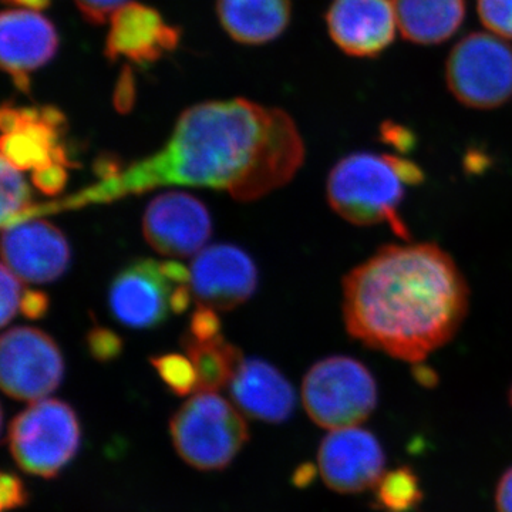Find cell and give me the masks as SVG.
<instances>
[{"label":"cell","instance_id":"1","mask_svg":"<svg viewBox=\"0 0 512 512\" xmlns=\"http://www.w3.org/2000/svg\"><path fill=\"white\" fill-rule=\"evenodd\" d=\"M303 160L301 133L284 110L244 99L210 101L185 110L153 156L37 211L45 217L167 185L225 190L235 200L255 201L288 184Z\"/></svg>","mask_w":512,"mask_h":512},{"label":"cell","instance_id":"2","mask_svg":"<svg viewBox=\"0 0 512 512\" xmlns=\"http://www.w3.org/2000/svg\"><path fill=\"white\" fill-rule=\"evenodd\" d=\"M342 292L349 335L407 363L446 346L470 308L463 272L433 242L384 245L343 278Z\"/></svg>","mask_w":512,"mask_h":512},{"label":"cell","instance_id":"3","mask_svg":"<svg viewBox=\"0 0 512 512\" xmlns=\"http://www.w3.org/2000/svg\"><path fill=\"white\" fill-rule=\"evenodd\" d=\"M423 180V170L407 158L357 151L330 170L326 195L332 210L350 224H389L397 237L410 241L399 210L407 190Z\"/></svg>","mask_w":512,"mask_h":512},{"label":"cell","instance_id":"4","mask_svg":"<svg viewBox=\"0 0 512 512\" xmlns=\"http://www.w3.org/2000/svg\"><path fill=\"white\" fill-rule=\"evenodd\" d=\"M175 450L198 470H222L249 439L244 417L215 392H200L187 400L170 423Z\"/></svg>","mask_w":512,"mask_h":512},{"label":"cell","instance_id":"5","mask_svg":"<svg viewBox=\"0 0 512 512\" xmlns=\"http://www.w3.org/2000/svg\"><path fill=\"white\" fill-rule=\"evenodd\" d=\"M306 413L323 429L356 427L372 416L379 402L375 376L360 360L328 356L306 373L302 383Z\"/></svg>","mask_w":512,"mask_h":512},{"label":"cell","instance_id":"6","mask_svg":"<svg viewBox=\"0 0 512 512\" xmlns=\"http://www.w3.org/2000/svg\"><path fill=\"white\" fill-rule=\"evenodd\" d=\"M79 419L62 400H37L10 423V453L26 473L55 477L80 447Z\"/></svg>","mask_w":512,"mask_h":512},{"label":"cell","instance_id":"7","mask_svg":"<svg viewBox=\"0 0 512 512\" xmlns=\"http://www.w3.org/2000/svg\"><path fill=\"white\" fill-rule=\"evenodd\" d=\"M446 80L464 106L481 110L503 106L512 96V47L501 37L471 33L448 55Z\"/></svg>","mask_w":512,"mask_h":512},{"label":"cell","instance_id":"8","mask_svg":"<svg viewBox=\"0 0 512 512\" xmlns=\"http://www.w3.org/2000/svg\"><path fill=\"white\" fill-rule=\"evenodd\" d=\"M64 360L59 346L47 333L13 328L0 340V383L16 400L37 402L62 383Z\"/></svg>","mask_w":512,"mask_h":512},{"label":"cell","instance_id":"9","mask_svg":"<svg viewBox=\"0 0 512 512\" xmlns=\"http://www.w3.org/2000/svg\"><path fill=\"white\" fill-rule=\"evenodd\" d=\"M180 285L165 271L164 262L138 259L111 282L110 311L130 329H154L173 312V295Z\"/></svg>","mask_w":512,"mask_h":512},{"label":"cell","instance_id":"10","mask_svg":"<svg viewBox=\"0 0 512 512\" xmlns=\"http://www.w3.org/2000/svg\"><path fill=\"white\" fill-rule=\"evenodd\" d=\"M148 244L167 256H191L211 237V215L204 202L187 192H165L151 200L143 218Z\"/></svg>","mask_w":512,"mask_h":512},{"label":"cell","instance_id":"11","mask_svg":"<svg viewBox=\"0 0 512 512\" xmlns=\"http://www.w3.org/2000/svg\"><path fill=\"white\" fill-rule=\"evenodd\" d=\"M258 269L247 252L220 244L202 249L191 268V289L201 306L231 311L252 298Z\"/></svg>","mask_w":512,"mask_h":512},{"label":"cell","instance_id":"12","mask_svg":"<svg viewBox=\"0 0 512 512\" xmlns=\"http://www.w3.org/2000/svg\"><path fill=\"white\" fill-rule=\"evenodd\" d=\"M318 461L323 481L342 494L363 493L383 477L384 453L379 440L357 426L328 434L320 444Z\"/></svg>","mask_w":512,"mask_h":512},{"label":"cell","instance_id":"13","mask_svg":"<svg viewBox=\"0 0 512 512\" xmlns=\"http://www.w3.org/2000/svg\"><path fill=\"white\" fill-rule=\"evenodd\" d=\"M70 256L69 242L49 221L35 218L3 228V264L22 281H56L69 268Z\"/></svg>","mask_w":512,"mask_h":512},{"label":"cell","instance_id":"14","mask_svg":"<svg viewBox=\"0 0 512 512\" xmlns=\"http://www.w3.org/2000/svg\"><path fill=\"white\" fill-rule=\"evenodd\" d=\"M326 23L333 42L349 56H379L396 36L392 0H333Z\"/></svg>","mask_w":512,"mask_h":512},{"label":"cell","instance_id":"15","mask_svg":"<svg viewBox=\"0 0 512 512\" xmlns=\"http://www.w3.org/2000/svg\"><path fill=\"white\" fill-rule=\"evenodd\" d=\"M55 26L35 10H5L0 19V62L22 92L30 89L29 74L55 56Z\"/></svg>","mask_w":512,"mask_h":512},{"label":"cell","instance_id":"16","mask_svg":"<svg viewBox=\"0 0 512 512\" xmlns=\"http://www.w3.org/2000/svg\"><path fill=\"white\" fill-rule=\"evenodd\" d=\"M106 56L127 57L136 63H150L175 49L180 30L165 25L157 10L128 2L111 16Z\"/></svg>","mask_w":512,"mask_h":512},{"label":"cell","instance_id":"17","mask_svg":"<svg viewBox=\"0 0 512 512\" xmlns=\"http://www.w3.org/2000/svg\"><path fill=\"white\" fill-rule=\"evenodd\" d=\"M231 397L247 416L282 423L295 410L296 394L286 377L262 359H244L229 383Z\"/></svg>","mask_w":512,"mask_h":512},{"label":"cell","instance_id":"18","mask_svg":"<svg viewBox=\"0 0 512 512\" xmlns=\"http://www.w3.org/2000/svg\"><path fill=\"white\" fill-rule=\"evenodd\" d=\"M18 130L3 134L2 158L20 171H36L52 164L69 167L66 148L60 146V131L47 124L42 109H19Z\"/></svg>","mask_w":512,"mask_h":512},{"label":"cell","instance_id":"19","mask_svg":"<svg viewBox=\"0 0 512 512\" xmlns=\"http://www.w3.org/2000/svg\"><path fill=\"white\" fill-rule=\"evenodd\" d=\"M217 10L228 35L244 45L271 42L291 20L289 0H218Z\"/></svg>","mask_w":512,"mask_h":512},{"label":"cell","instance_id":"20","mask_svg":"<svg viewBox=\"0 0 512 512\" xmlns=\"http://www.w3.org/2000/svg\"><path fill=\"white\" fill-rule=\"evenodd\" d=\"M397 28L416 45H439L463 25L466 0H392Z\"/></svg>","mask_w":512,"mask_h":512},{"label":"cell","instance_id":"21","mask_svg":"<svg viewBox=\"0 0 512 512\" xmlns=\"http://www.w3.org/2000/svg\"><path fill=\"white\" fill-rule=\"evenodd\" d=\"M181 346L190 357L198 377L197 392H217L231 383L244 356L241 350L221 336L211 340H197L187 333Z\"/></svg>","mask_w":512,"mask_h":512},{"label":"cell","instance_id":"22","mask_svg":"<svg viewBox=\"0 0 512 512\" xmlns=\"http://www.w3.org/2000/svg\"><path fill=\"white\" fill-rule=\"evenodd\" d=\"M376 507L383 512H410L423 501L420 478L410 467H399L380 478Z\"/></svg>","mask_w":512,"mask_h":512},{"label":"cell","instance_id":"23","mask_svg":"<svg viewBox=\"0 0 512 512\" xmlns=\"http://www.w3.org/2000/svg\"><path fill=\"white\" fill-rule=\"evenodd\" d=\"M2 210H0V221L2 227L6 228L18 220L23 212L32 207V192L23 175L18 168L10 165L8 161L2 158Z\"/></svg>","mask_w":512,"mask_h":512},{"label":"cell","instance_id":"24","mask_svg":"<svg viewBox=\"0 0 512 512\" xmlns=\"http://www.w3.org/2000/svg\"><path fill=\"white\" fill-rule=\"evenodd\" d=\"M151 365L156 367L163 382L178 396L197 392L198 377L190 357L168 353L151 357Z\"/></svg>","mask_w":512,"mask_h":512},{"label":"cell","instance_id":"25","mask_svg":"<svg viewBox=\"0 0 512 512\" xmlns=\"http://www.w3.org/2000/svg\"><path fill=\"white\" fill-rule=\"evenodd\" d=\"M477 9L485 28L512 40V0H477Z\"/></svg>","mask_w":512,"mask_h":512},{"label":"cell","instance_id":"26","mask_svg":"<svg viewBox=\"0 0 512 512\" xmlns=\"http://www.w3.org/2000/svg\"><path fill=\"white\" fill-rule=\"evenodd\" d=\"M86 340L90 355L99 362H110L123 352V340L116 332L107 328L94 326L87 333Z\"/></svg>","mask_w":512,"mask_h":512},{"label":"cell","instance_id":"27","mask_svg":"<svg viewBox=\"0 0 512 512\" xmlns=\"http://www.w3.org/2000/svg\"><path fill=\"white\" fill-rule=\"evenodd\" d=\"M2 282H0V288H2V303H0V323L2 326L8 325L10 320L15 318L18 309L20 308V302H22V279L19 276L13 274L12 271L2 264V274H0Z\"/></svg>","mask_w":512,"mask_h":512},{"label":"cell","instance_id":"28","mask_svg":"<svg viewBox=\"0 0 512 512\" xmlns=\"http://www.w3.org/2000/svg\"><path fill=\"white\" fill-rule=\"evenodd\" d=\"M187 335L197 340H211L221 336V320L217 311L200 305L192 315Z\"/></svg>","mask_w":512,"mask_h":512},{"label":"cell","instance_id":"29","mask_svg":"<svg viewBox=\"0 0 512 512\" xmlns=\"http://www.w3.org/2000/svg\"><path fill=\"white\" fill-rule=\"evenodd\" d=\"M32 180L37 190L42 191L43 194L57 195L66 187L69 174H67L66 165L56 163L36 170Z\"/></svg>","mask_w":512,"mask_h":512},{"label":"cell","instance_id":"30","mask_svg":"<svg viewBox=\"0 0 512 512\" xmlns=\"http://www.w3.org/2000/svg\"><path fill=\"white\" fill-rule=\"evenodd\" d=\"M74 3L90 23L101 25L111 19L117 10L127 5L128 0H74Z\"/></svg>","mask_w":512,"mask_h":512},{"label":"cell","instance_id":"31","mask_svg":"<svg viewBox=\"0 0 512 512\" xmlns=\"http://www.w3.org/2000/svg\"><path fill=\"white\" fill-rule=\"evenodd\" d=\"M0 501H2V511L15 510L22 507L28 501V491L25 484L18 476L12 473H3L0 480Z\"/></svg>","mask_w":512,"mask_h":512},{"label":"cell","instance_id":"32","mask_svg":"<svg viewBox=\"0 0 512 512\" xmlns=\"http://www.w3.org/2000/svg\"><path fill=\"white\" fill-rule=\"evenodd\" d=\"M114 107L121 114L130 113L136 103V80L130 67H124L114 89Z\"/></svg>","mask_w":512,"mask_h":512},{"label":"cell","instance_id":"33","mask_svg":"<svg viewBox=\"0 0 512 512\" xmlns=\"http://www.w3.org/2000/svg\"><path fill=\"white\" fill-rule=\"evenodd\" d=\"M49 303V296L45 292L29 289V291L23 292L20 311L28 319H42L49 311Z\"/></svg>","mask_w":512,"mask_h":512},{"label":"cell","instance_id":"34","mask_svg":"<svg viewBox=\"0 0 512 512\" xmlns=\"http://www.w3.org/2000/svg\"><path fill=\"white\" fill-rule=\"evenodd\" d=\"M495 504L498 512H512V467L505 471L498 483Z\"/></svg>","mask_w":512,"mask_h":512},{"label":"cell","instance_id":"35","mask_svg":"<svg viewBox=\"0 0 512 512\" xmlns=\"http://www.w3.org/2000/svg\"><path fill=\"white\" fill-rule=\"evenodd\" d=\"M383 137H386L387 141H394L396 146L402 147L404 141L409 143L410 137L406 130L402 127L394 126V124H386L383 127Z\"/></svg>","mask_w":512,"mask_h":512},{"label":"cell","instance_id":"36","mask_svg":"<svg viewBox=\"0 0 512 512\" xmlns=\"http://www.w3.org/2000/svg\"><path fill=\"white\" fill-rule=\"evenodd\" d=\"M316 476V470L312 466H302L298 468V471L295 473V477H293V483L298 485V487H306L313 478Z\"/></svg>","mask_w":512,"mask_h":512},{"label":"cell","instance_id":"37","mask_svg":"<svg viewBox=\"0 0 512 512\" xmlns=\"http://www.w3.org/2000/svg\"><path fill=\"white\" fill-rule=\"evenodd\" d=\"M10 5L22 6L28 10H43L50 5V0H5Z\"/></svg>","mask_w":512,"mask_h":512},{"label":"cell","instance_id":"38","mask_svg":"<svg viewBox=\"0 0 512 512\" xmlns=\"http://www.w3.org/2000/svg\"><path fill=\"white\" fill-rule=\"evenodd\" d=\"M510 400H511V406H512V387H511V393H510Z\"/></svg>","mask_w":512,"mask_h":512}]
</instances>
